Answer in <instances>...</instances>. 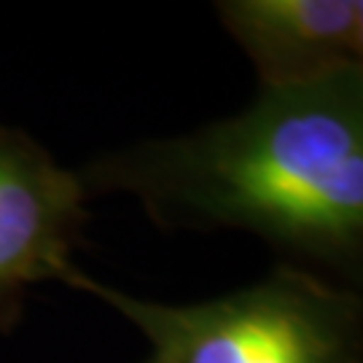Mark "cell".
<instances>
[{"instance_id":"cell-1","label":"cell","mask_w":363,"mask_h":363,"mask_svg":"<svg viewBox=\"0 0 363 363\" xmlns=\"http://www.w3.org/2000/svg\"><path fill=\"white\" fill-rule=\"evenodd\" d=\"M86 194L130 191L181 226L245 229L352 272L363 253V67L261 86L242 113L89 162Z\"/></svg>"},{"instance_id":"cell-2","label":"cell","mask_w":363,"mask_h":363,"mask_svg":"<svg viewBox=\"0 0 363 363\" xmlns=\"http://www.w3.org/2000/svg\"><path fill=\"white\" fill-rule=\"evenodd\" d=\"M151 342L148 363H363L361 298L310 272L280 267L264 283L202 304H154L70 269Z\"/></svg>"},{"instance_id":"cell-3","label":"cell","mask_w":363,"mask_h":363,"mask_svg":"<svg viewBox=\"0 0 363 363\" xmlns=\"http://www.w3.org/2000/svg\"><path fill=\"white\" fill-rule=\"evenodd\" d=\"M78 172L25 132L0 124V334H9L35 283L65 280L70 250L86 220Z\"/></svg>"},{"instance_id":"cell-4","label":"cell","mask_w":363,"mask_h":363,"mask_svg":"<svg viewBox=\"0 0 363 363\" xmlns=\"http://www.w3.org/2000/svg\"><path fill=\"white\" fill-rule=\"evenodd\" d=\"M216 9L261 86H310L363 67L361 0H223Z\"/></svg>"}]
</instances>
